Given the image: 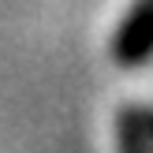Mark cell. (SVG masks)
I'll return each mask as SVG.
<instances>
[{
  "label": "cell",
  "instance_id": "obj_1",
  "mask_svg": "<svg viewBox=\"0 0 153 153\" xmlns=\"http://www.w3.org/2000/svg\"><path fill=\"white\" fill-rule=\"evenodd\" d=\"M112 52L123 67H138L153 56V0H142L123 19L116 41H112Z\"/></svg>",
  "mask_w": 153,
  "mask_h": 153
},
{
  "label": "cell",
  "instance_id": "obj_2",
  "mask_svg": "<svg viewBox=\"0 0 153 153\" xmlns=\"http://www.w3.org/2000/svg\"><path fill=\"white\" fill-rule=\"evenodd\" d=\"M120 153H153L142 112H123L120 116Z\"/></svg>",
  "mask_w": 153,
  "mask_h": 153
}]
</instances>
